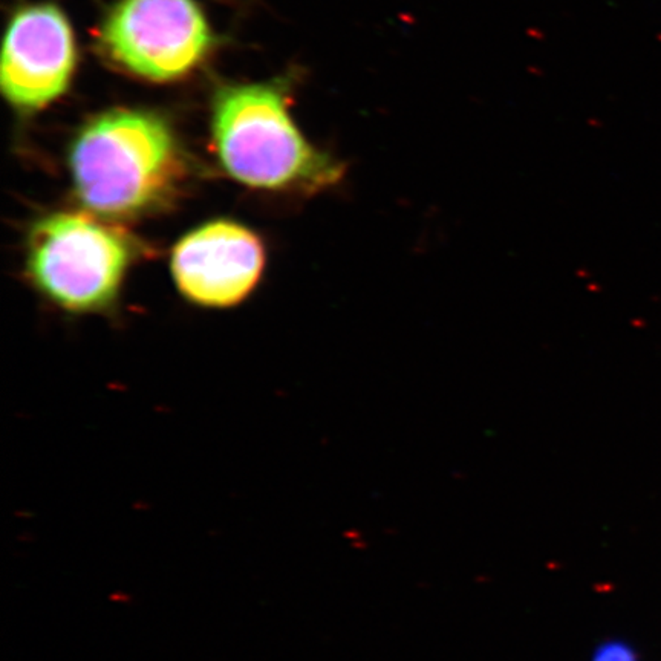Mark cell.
<instances>
[{"label": "cell", "instance_id": "cell-6", "mask_svg": "<svg viewBox=\"0 0 661 661\" xmlns=\"http://www.w3.org/2000/svg\"><path fill=\"white\" fill-rule=\"evenodd\" d=\"M75 66L73 31L54 5L17 11L5 35L0 85L19 109H40L66 91Z\"/></svg>", "mask_w": 661, "mask_h": 661}, {"label": "cell", "instance_id": "cell-7", "mask_svg": "<svg viewBox=\"0 0 661 661\" xmlns=\"http://www.w3.org/2000/svg\"><path fill=\"white\" fill-rule=\"evenodd\" d=\"M593 661H638L636 650L622 641L605 643L595 650Z\"/></svg>", "mask_w": 661, "mask_h": 661}, {"label": "cell", "instance_id": "cell-1", "mask_svg": "<svg viewBox=\"0 0 661 661\" xmlns=\"http://www.w3.org/2000/svg\"><path fill=\"white\" fill-rule=\"evenodd\" d=\"M69 172L85 210L123 224L172 209L189 166L164 120L118 109L98 115L78 133Z\"/></svg>", "mask_w": 661, "mask_h": 661}, {"label": "cell", "instance_id": "cell-4", "mask_svg": "<svg viewBox=\"0 0 661 661\" xmlns=\"http://www.w3.org/2000/svg\"><path fill=\"white\" fill-rule=\"evenodd\" d=\"M210 26L193 0H121L107 14L100 42L115 63L152 82H171L207 56Z\"/></svg>", "mask_w": 661, "mask_h": 661}, {"label": "cell", "instance_id": "cell-2", "mask_svg": "<svg viewBox=\"0 0 661 661\" xmlns=\"http://www.w3.org/2000/svg\"><path fill=\"white\" fill-rule=\"evenodd\" d=\"M149 247L120 222L87 210H58L25 233V279L51 307L74 316L117 308L124 283Z\"/></svg>", "mask_w": 661, "mask_h": 661}, {"label": "cell", "instance_id": "cell-5", "mask_svg": "<svg viewBox=\"0 0 661 661\" xmlns=\"http://www.w3.org/2000/svg\"><path fill=\"white\" fill-rule=\"evenodd\" d=\"M265 265L261 236L231 219H213L187 231L171 253L178 292L209 309L240 305L257 288Z\"/></svg>", "mask_w": 661, "mask_h": 661}, {"label": "cell", "instance_id": "cell-3", "mask_svg": "<svg viewBox=\"0 0 661 661\" xmlns=\"http://www.w3.org/2000/svg\"><path fill=\"white\" fill-rule=\"evenodd\" d=\"M211 130L221 167L252 189L314 194L345 175L342 161L302 135L280 89L271 85L219 89Z\"/></svg>", "mask_w": 661, "mask_h": 661}]
</instances>
